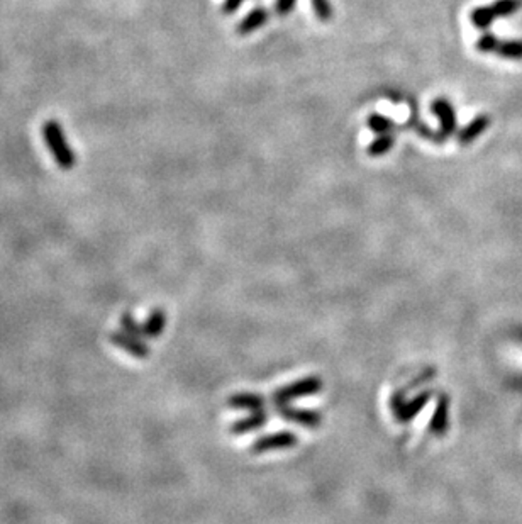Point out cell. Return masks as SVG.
<instances>
[{"mask_svg": "<svg viewBox=\"0 0 522 524\" xmlns=\"http://www.w3.org/2000/svg\"><path fill=\"white\" fill-rule=\"evenodd\" d=\"M109 340H110V343H112V345L119 346L122 351H126V353L136 356V358H144V356H148V353H149L148 346H146L138 336H132V334L126 333V331L110 333Z\"/></svg>", "mask_w": 522, "mask_h": 524, "instance_id": "3957f363", "label": "cell"}, {"mask_svg": "<svg viewBox=\"0 0 522 524\" xmlns=\"http://www.w3.org/2000/svg\"><path fill=\"white\" fill-rule=\"evenodd\" d=\"M312 7L321 21H329L333 17V6L329 0H312Z\"/></svg>", "mask_w": 522, "mask_h": 524, "instance_id": "5bb4252c", "label": "cell"}, {"mask_svg": "<svg viewBox=\"0 0 522 524\" xmlns=\"http://www.w3.org/2000/svg\"><path fill=\"white\" fill-rule=\"evenodd\" d=\"M243 2H245V0H225V2L223 4V12L224 14L231 16L243 6Z\"/></svg>", "mask_w": 522, "mask_h": 524, "instance_id": "2e32d148", "label": "cell"}, {"mask_svg": "<svg viewBox=\"0 0 522 524\" xmlns=\"http://www.w3.org/2000/svg\"><path fill=\"white\" fill-rule=\"evenodd\" d=\"M522 7V0H497L492 4L495 17H508L514 16Z\"/></svg>", "mask_w": 522, "mask_h": 524, "instance_id": "8fae6325", "label": "cell"}, {"mask_svg": "<svg viewBox=\"0 0 522 524\" xmlns=\"http://www.w3.org/2000/svg\"><path fill=\"white\" fill-rule=\"evenodd\" d=\"M393 144H395V138H393L392 134H380L377 139H373L368 144L366 151H368L370 156L378 158V156H383L385 153L390 151V149L393 148Z\"/></svg>", "mask_w": 522, "mask_h": 524, "instance_id": "52a82bcc", "label": "cell"}, {"mask_svg": "<svg viewBox=\"0 0 522 524\" xmlns=\"http://www.w3.org/2000/svg\"><path fill=\"white\" fill-rule=\"evenodd\" d=\"M366 124H368L371 131H375V133L378 134H390L392 131L397 129L395 122H393L390 117L382 116V114H371L368 121H366Z\"/></svg>", "mask_w": 522, "mask_h": 524, "instance_id": "ba28073f", "label": "cell"}, {"mask_svg": "<svg viewBox=\"0 0 522 524\" xmlns=\"http://www.w3.org/2000/svg\"><path fill=\"white\" fill-rule=\"evenodd\" d=\"M431 111L436 114L441 122V129L440 133L436 134V141L437 143H444V141L448 139L449 136L457 133L458 129L457 112H454L453 105H451L448 99H436L431 105Z\"/></svg>", "mask_w": 522, "mask_h": 524, "instance_id": "7a4b0ae2", "label": "cell"}, {"mask_svg": "<svg viewBox=\"0 0 522 524\" xmlns=\"http://www.w3.org/2000/svg\"><path fill=\"white\" fill-rule=\"evenodd\" d=\"M470 19H472V23L476 29L485 31L494 24V21L497 19V17H495V14H494L492 6H484V7L473 9Z\"/></svg>", "mask_w": 522, "mask_h": 524, "instance_id": "8992f818", "label": "cell"}, {"mask_svg": "<svg viewBox=\"0 0 522 524\" xmlns=\"http://www.w3.org/2000/svg\"><path fill=\"white\" fill-rule=\"evenodd\" d=\"M499 46H501V39L495 36L494 33H485L476 41V50L480 53H497Z\"/></svg>", "mask_w": 522, "mask_h": 524, "instance_id": "7c38bea8", "label": "cell"}, {"mask_svg": "<svg viewBox=\"0 0 522 524\" xmlns=\"http://www.w3.org/2000/svg\"><path fill=\"white\" fill-rule=\"evenodd\" d=\"M268 11L265 7H255L253 11L247 14L245 19L241 21L240 26H238V34H241V36H246V34H251L255 33L256 29L263 28L265 24H267L268 21Z\"/></svg>", "mask_w": 522, "mask_h": 524, "instance_id": "5b68a950", "label": "cell"}, {"mask_svg": "<svg viewBox=\"0 0 522 524\" xmlns=\"http://www.w3.org/2000/svg\"><path fill=\"white\" fill-rule=\"evenodd\" d=\"M43 138L48 149L55 158L56 165L63 170H70L77 165V155L70 148L68 141L65 138L63 127L58 121H48L43 124Z\"/></svg>", "mask_w": 522, "mask_h": 524, "instance_id": "6da1fadb", "label": "cell"}, {"mask_svg": "<svg viewBox=\"0 0 522 524\" xmlns=\"http://www.w3.org/2000/svg\"><path fill=\"white\" fill-rule=\"evenodd\" d=\"M122 331L132 334V336H143V326L138 321L132 318L131 314H124L121 318Z\"/></svg>", "mask_w": 522, "mask_h": 524, "instance_id": "4fadbf2b", "label": "cell"}, {"mask_svg": "<svg viewBox=\"0 0 522 524\" xmlns=\"http://www.w3.org/2000/svg\"><path fill=\"white\" fill-rule=\"evenodd\" d=\"M497 55L507 60H522V39H512V41H501Z\"/></svg>", "mask_w": 522, "mask_h": 524, "instance_id": "30bf717a", "label": "cell"}, {"mask_svg": "<svg viewBox=\"0 0 522 524\" xmlns=\"http://www.w3.org/2000/svg\"><path fill=\"white\" fill-rule=\"evenodd\" d=\"M163 328H165V314L161 311H154L143 324V336L158 338Z\"/></svg>", "mask_w": 522, "mask_h": 524, "instance_id": "9c48e42d", "label": "cell"}, {"mask_svg": "<svg viewBox=\"0 0 522 524\" xmlns=\"http://www.w3.org/2000/svg\"><path fill=\"white\" fill-rule=\"evenodd\" d=\"M489 126H490V117L486 116V114H480V116H476L472 122H468V124L464 126L462 131H459L458 143L462 144V146H468V144L473 143L476 138H480Z\"/></svg>", "mask_w": 522, "mask_h": 524, "instance_id": "277c9868", "label": "cell"}, {"mask_svg": "<svg viewBox=\"0 0 522 524\" xmlns=\"http://www.w3.org/2000/svg\"><path fill=\"white\" fill-rule=\"evenodd\" d=\"M295 2H297V0H277V2H275V12L282 17L290 14L292 9H294V6H295Z\"/></svg>", "mask_w": 522, "mask_h": 524, "instance_id": "9a60e30c", "label": "cell"}]
</instances>
